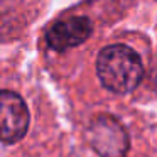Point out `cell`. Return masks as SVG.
<instances>
[{
    "instance_id": "cell-1",
    "label": "cell",
    "mask_w": 157,
    "mask_h": 157,
    "mask_svg": "<svg viewBox=\"0 0 157 157\" xmlns=\"http://www.w3.org/2000/svg\"><path fill=\"white\" fill-rule=\"evenodd\" d=\"M96 75L103 88L117 95H127L140 85L144 63L139 52L125 44L103 48L96 58Z\"/></svg>"
},
{
    "instance_id": "cell-2",
    "label": "cell",
    "mask_w": 157,
    "mask_h": 157,
    "mask_svg": "<svg viewBox=\"0 0 157 157\" xmlns=\"http://www.w3.org/2000/svg\"><path fill=\"white\" fill-rule=\"evenodd\" d=\"M88 144L98 157H125L130 140L125 127L113 115L95 117L88 127Z\"/></svg>"
},
{
    "instance_id": "cell-3",
    "label": "cell",
    "mask_w": 157,
    "mask_h": 157,
    "mask_svg": "<svg viewBox=\"0 0 157 157\" xmlns=\"http://www.w3.org/2000/svg\"><path fill=\"white\" fill-rule=\"evenodd\" d=\"M29 108L21 95L4 90L0 93V130L5 145L19 142L29 130Z\"/></svg>"
},
{
    "instance_id": "cell-4",
    "label": "cell",
    "mask_w": 157,
    "mask_h": 157,
    "mask_svg": "<svg viewBox=\"0 0 157 157\" xmlns=\"http://www.w3.org/2000/svg\"><path fill=\"white\" fill-rule=\"evenodd\" d=\"M93 32V24L85 15H73V17L58 21L49 27L46 34V42L51 49L63 52L66 49L76 48L83 44Z\"/></svg>"
}]
</instances>
